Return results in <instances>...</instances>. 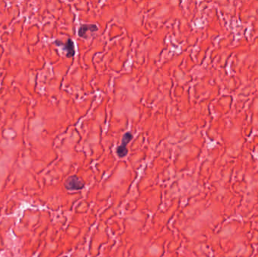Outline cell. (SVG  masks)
<instances>
[{
    "label": "cell",
    "mask_w": 258,
    "mask_h": 257,
    "mask_svg": "<svg viewBox=\"0 0 258 257\" xmlns=\"http://www.w3.org/2000/svg\"><path fill=\"white\" fill-rule=\"evenodd\" d=\"M98 30V27L95 24H82L79 26L78 30V35L79 37L85 39L87 32H97Z\"/></svg>",
    "instance_id": "cell-4"
},
{
    "label": "cell",
    "mask_w": 258,
    "mask_h": 257,
    "mask_svg": "<svg viewBox=\"0 0 258 257\" xmlns=\"http://www.w3.org/2000/svg\"><path fill=\"white\" fill-rule=\"evenodd\" d=\"M232 232V228H226L225 229H224V231L223 232V233H222V235L223 236H226H226H228V235H229L231 234V233Z\"/></svg>",
    "instance_id": "cell-5"
},
{
    "label": "cell",
    "mask_w": 258,
    "mask_h": 257,
    "mask_svg": "<svg viewBox=\"0 0 258 257\" xmlns=\"http://www.w3.org/2000/svg\"><path fill=\"white\" fill-rule=\"evenodd\" d=\"M65 187L68 190H81L84 188V183L76 176H73L67 179L65 183Z\"/></svg>",
    "instance_id": "cell-2"
},
{
    "label": "cell",
    "mask_w": 258,
    "mask_h": 257,
    "mask_svg": "<svg viewBox=\"0 0 258 257\" xmlns=\"http://www.w3.org/2000/svg\"><path fill=\"white\" fill-rule=\"evenodd\" d=\"M133 139V135L131 132H126L123 135V137L122 139V143L120 146H119L116 149V153L119 158H123L126 156L128 154V149H127V144L129 143V142L132 141Z\"/></svg>",
    "instance_id": "cell-1"
},
{
    "label": "cell",
    "mask_w": 258,
    "mask_h": 257,
    "mask_svg": "<svg viewBox=\"0 0 258 257\" xmlns=\"http://www.w3.org/2000/svg\"><path fill=\"white\" fill-rule=\"evenodd\" d=\"M56 45H59V46L63 47V50L66 51V56L67 58H73L75 55V47H74V42L71 39H68L67 40V42L65 44H63L61 42L59 41H56Z\"/></svg>",
    "instance_id": "cell-3"
}]
</instances>
